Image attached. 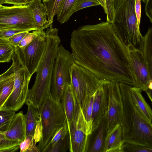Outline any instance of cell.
<instances>
[{"mask_svg": "<svg viewBox=\"0 0 152 152\" xmlns=\"http://www.w3.org/2000/svg\"></svg>", "mask_w": 152, "mask_h": 152, "instance_id": "obj_49", "label": "cell"}, {"mask_svg": "<svg viewBox=\"0 0 152 152\" xmlns=\"http://www.w3.org/2000/svg\"><path fill=\"white\" fill-rule=\"evenodd\" d=\"M70 85L81 109L86 99L94 95L102 80L91 71L74 62L70 68Z\"/></svg>", "mask_w": 152, "mask_h": 152, "instance_id": "obj_7", "label": "cell"}, {"mask_svg": "<svg viewBox=\"0 0 152 152\" xmlns=\"http://www.w3.org/2000/svg\"><path fill=\"white\" fill-rule=\"evenodd\" d=\"M0 4H10L15 6H21L26 4V0H0Z\"/></svg>", "mask_w": 152, "mask_h": 152, "instance_id": "obj_41", "label": "cell"}, {"mask_svg": "<svg viewBox=\"0 0 152 152\" xmlns=\"http://www.w3.org/2000/svg\"><path fill=\"white\" fill-rule=\"evenodd\" d=\"M108 80H102V83L94 95L92 115L93 132L97 129L106 117L108 110Z\"/></svg>", "mask_w": 152, "mask_h": 152, "instance_id": "obj_13", "label": "cell"}, {"mask_svg": "<svg viewBox=\"0 0 152 152\" xmlns=\"http://www.w3.org/2000/svg\"><path fill=\"white\" fill-rule=\"evenodd\" d=\"M50 0H42V1H43V2H47L49 1Z\"/></svg>", "mask_w": 152, "mask_h": 152, "instance_id": "obj_47", "label": "cell"}, {"mask_svg": "<svg viewBox=\"0 0 152 152\" xmlns=\"http://www.w3.org/2000/svg\"><path fill=\"white\" fill-rule=\"evenodd\" d=\"M97 1L99 4L103 8L104 7V4L103 0H97Z\"/></svg>", "mask_w": 152, "mask_h": 152, "instance_id": "obj_44", "label": "cell"}, {"mask_svg": "<svg viewBox=\"0 0 152 152\" xmlns=\"http://www.w3.org/2000/svg\"><path fill=\"white\" fill-rule=\"evenodd\" d=\"M70 47L75 62L100 80L134 86L127 46L110 23L83 25L74 30Z\"/></svg>", "mask_w": 152, "mask_h": 152, "instance_id": "obj_1", "label": "cell"}, {"mask_svg": "<svg viewBox=\"0 0 152 152\" xmlns=\"http://www.w3.org/2000/svg\"><path fill=\"white\" fill-rule=\"evenodd\" d=\"M94 95L90 96L85 101L82 108L84 118L88 126L92 129V115Z\"/></svg>", "mask_w": 152, "mask_h": 152, "instance_id": "obj_31", "label": "cell"}, {"mask_svg": "<svg viewBox=\"0 0 152 152\" xmlns=\"http://www.w3.org/2000/svg\"><path fill=\"white\" fill-rule=\"evenodd\" d=\"M15 112L10 110H0V132L4 133L8 130Z\"/></svg>", "mask_w": 152, "mask_h": 152, "instance_id": "obj_27", "label": "cell"}, {"mask_svg": "<svg viewBox=\"0 0 152 152\" xmlns=\"http://www.w3.org/2000/svg\"><path fill=\"white\" fill-rule=\"evenodd\" d=\"M127 46L134 86L146 91L152 90V70L150 69L142 51L131 44Z\"/></svg>", "mask_w": 152, "mask_h": 152, "instance_id": "obj_11", "label": "cell"}, {"mask_svg": "<svg viewBox=\"0 0 152 152\" xmlns=\"http://www.w3.org/2000/svg\"><path fill=\"white\" fill-rule=\"evenodd\" d=\"M107 1V0H103L104 5V7H105L106 6Z\"/></svg>", "mask_w": 152, "mask_h": 152, "instance_id": "obj_46", "label": "cell"}, {"mask_svg": "<svg viewBox=\"0 0 152 152\" xmlns=\"http://www.w3.org/2000/svg\"><path fill=\"white\" fill-rule=\"evenodd\" d=\"M12 59L14 75L13 88L1 108L15 112L20 109L26 102L32 76L22 63L15 49Z\"/></svg>", "mask_w": 152, "mask_h": 152, "instance_id": "obj_6", "label": "cell"}, {"mask_svg": "<svg viewBox=\"0 0 152 152\" xmlns=\"http://www.w3.org/2000/svg\"><path fill=\"white\" fill-rule=\"evenodd\" d=\"M99 5L100 4L97 0H78L74 12L86 8Z\"/></svg>", "mask_w": 152, "mask_h": 152, "instance_id": "obj_35", "label": "cell"}, {"mask_svg": "<svg viewBox=\"0 0 152 152\" xmlns=\"http://www.w3.org/2000/svg\"><path fill=\"white\" fill-rule=\"evenodd\" d=\"M124 142L122 127L119 124L106 136L103 152H123Z\"/></svg>", "mask_w": 152, "mask_h": 152, "instance_id": "obj_16", "label": "cell"}, {"mask_svg": "<svg viewBox=\"0 0 152 152\" xmlns=\"http://www.w3.org/2000/svg\"><path fill=\"white\" fill-rule=\"evenodd\" d=\"M27 32L18 33L10 37L8 40L14 47L18 46L19 43Z\"/></svg>", "mask_w": 152, "mask_h": 152, "instance_id": "obj_38", "label": "cell"}, {"mask_svg": "<svg viewBox=\"0 0 152 152\" xmlns=\"http://www.w3.org/2000/svg\"><path fill=\"white\" fill-rule=\"evenodd\" d=\"M125 0H114V7L116 8L121 4ZM144 3H145L147 0H141Z\"/></svg>", "mask_w": 152, "mask_h": 152, "instance_id": "obj_42", "label": "cell"}, {"mask_svg": "<svg viewBox=\"0 0 152 152\" xmlns=\"http://www.w3.org/2000/svg\"><path fill=\"white\" fill-rule=\"evenodd\" d=\"M27 5L32 10L37 30H44L50 27L46 9L42 3V0H34Z\"/></svg>", "mask_w": 152, "mask_h": 152, "instance_id": "obj_18", "label": "cell"}, {"mask_svg": "<svg viewBox=\"0 0 152 152\" xmlns=\"http://www.w3.org/2000/svg\"><path fill=\"white\" fill-rule=\"evenodd\" d=\"M98 132L88 152H103L105 139L106 135L105 117L101 122L98 127Z\"/></svg>", "mask_w": 152, "mask_h": 152, "instance_id": "obj_21", "label": "cell"}, {"mask_svg": "<svg viewBox=\"0 0 152 152\" xmlns=\"http://www.w3.org/2000/svg\"><path fill=\"white\" fill-rule=\"evenodd\" d=\"M143 54L150 69L152 70V28H149L143 36L139 49Z\"/></svg>", "mask_w": 152, "mask_h": 152, "instance_id": "obj_22", "label": "cell"}, {"mask_svg": "<svg viewBox=\"0 0 152 152\" xmlns=\"http://www.w3.org/2000/svg\"><path fill=\"white\" fill-rule=\"evenodd\" d=\"M69 134L64 139L61 140L50 148L47 152H65L69 148Z\"/></svg>", "mask_w": 152, "mask_h": 152, "instance_id": "obj_33", "label": "cell"}, {"mask_svg": "<svg viewBox=\"0 0 152 152\" xmlns=\"http://www.w3.org/2000/svg\"><path fill=\"white\" fill-rule=\"evenodd\" d=\"M15 49V47L8 39L0 38V63L10 61Z\"/></svg>", "mask_w": 152, "mask_h": 152, "instance_id": "obj_24", "label": "cell"}, {"mask_svg": "<svg viewBox=\"0 0 152 152\" xmlns=\"http://www.w3.org/2000/svg\"><path fill=\"white\" fill-rule=\"evenodd\" d=\"M2 5V4H0V7H1Z\"/></svg>", "mask_w": 152, "mask_h": 152, "instance_id": "obj_48", "label": "cell"}, {"mask_svg": "<svg viewBox=\"0 0 152 152\" xmlns=\"http://www.w3.org/2000/svg\"><path fill=\"white\" fill-rule=\"evenodd\" d=\"M131 85L119 83V121L124 142L152 147V126L143 116L132 98Z\"/></svg>", "mask_w": 152, "mask_h": 152, "instance_id": "obj_2", "label": "cell"}, {"mask_svg": "<svg viewBox=\"0 0 152 152\" xmlns=\"http://www.w3.org/2000/svg\"><path fill=\"white\" fill-rule=\"evenodd\" d=\"M38 109L41 136L37 147L40 152H43L56 132L66 121L61 102L56 101L51 92Z\"/></svg>", "mask_w": 152, "mask_h": 152, "instance_id": "obj_5", "label": "cell"}, {"mask_svg": "<svg viewBox=\"0 0 152 152\" xmlns=\"http://www.w3.org/2000/svg\"><path fill=\"white\" fill-rule=\"evenodd\" d=\"M68 129L67 123L59 129L47 145L43 152H47L48 151L60 140L64 139L68 134Z\"/></svg>", "mask_w": 152, "mask_h": 152, "instance_id": "obj_30", "label": "cell"}, {"mask_svg": "<svg viewBox=\"0 0 152 152\" xmlns=\"http://www.w3.org/2000/svg\"><path fill=\"white\" fill-rule=\"evenodd\" d=\"M30 30L10 29L0 31V38L8 39V38L18 33L23 32H29Z\"/></svg>", "mask_w": 152, "mask_h": 152, "instance_id": "obj_36", "label": "cell"}, {"mask_svg": "<svg viewBox=\"0 0 152 152\" xmlns=\"http://www.w3.org/2000/svg\"><path fill=\"white\" fill-rule=\"evenodd\" d=\"M20 142L8 139L3 133L0 132V152H12L18 150Z\"/></svg>", "mask_w": 152, "mask_h": 152, "instance_id": "obj_28", "label": "cell"}, {"mask_svg": "<svg viewBox=\"0 0 152 152\" xmlns=\"http://www.w3.org/2000/svg\"><path fill=\"white\" fill-rule=\"evenodd\" d=\"M10 29L37 30L32 11L28 5L0 7V31Z\"/></svg>", "mask_w": 152, "mask_h": 152, "instance_id": "obj_9", "label": "cell"}, {"mask_svg": "<svg viewBox=\"0 0 152 152\" xmlns=\"http://www.w3.org/2000/svg\"><path fill=\"white\" fill-rule=\"evenodd\" d=\"M39 30H34L31 33L27 32L19 43L18 46L23 48L29 44L36 38Z\"/></svg>", "mask_w": 152, "mask_h": 152, "instance_id": "obj_34", "label": "cell"}, {"mask_svg": "<svg viewBox=\"0 0 152 152\" xmlns=\"http://www.w3.org/2000/svg\"><path fill=\"white\" fill-rule=\"evenodd\" d=\"M145 91L147 94L148 97L150 99L151 102H152V90L148 89Z\"/></svg>", "mask_w": 152, "mask_h": 152, "instance_id": "obj_43", "label": "cell"}, {"mask_svg": "<svg viewBox=\"0 0 152 152\" xmlns=\"http://www.w3.org/2000/svg\"><path fill=\"white\" fill-rule=\"evenodd\" d=\"M119 82L108 81V110L105 117L106 135L119 124V102L117 88Z\"/></svg>", "mask_w": 152, "mask_h": 152, "instance_id": "obj_14", "label": "cell"}, {"mask_svg": "<svg viewBox=\"0 0 152 152\" xmlns=\"http://www.w3.org/2000/svg\"><path fill=\"white\" fill-rule=\"evenodd\" d=\"M34 0H26V4H27L32 2Z\"/></svg>", "mask_w": 152, "mask_h": 152, "instance_id": "obj_45", "label": "cell"}, {"mask_svg": "<svg viewBox=\"0 0 152 152\" xmlns=\"http://www.w3.org/2000/svg\"><path fill=\"white\" fill-rule=\"evenodd\" d=\"M61 100L68 126L73 119L77 102V100L70 84L67 83L66 84Z\"/></svg>", "mask_w": 152, "mask_h": 152, "instance_id": "obj_17", "label": "cell"}, {"mask_svg": "<svg viewBox=\"0 0 152 152\" xmlns=\"http://www.w3.org/2000/svg\"><path fill=\"white\" fill-rule=\"evenodd\" d=\"M123 152H152V147L124 142L122 146Z\"/></svg>", "mask_w": 152, "mask_h": 152, "instance_id": "obj_32", "label": "cell"}, {"mask_svg": "<svg viewBox=\"0 0 152 152\" xmlns=\"http://www.w3.org/2000/svg\"><path fill=\"white\" fill-rule=\"evenodd\" d=\"M67 126L69 151L88 152L89 137L93 132L92 129L86 121L82 109L77 100L73 119Z\"/></svg>", "mask_w": 152, "mask_h": 152, "instance_id": "obj_10", "label": "cell"}, {"mask_svg": "<svg viewBox=\"0 0 152 152\" xmlns=\"http://www.w3.org/2000/svg\"><path fill=\"white\" fill-rule=\"evenodd\" d=\"M46 41L45 32L39 30L36 38L28 45L23 48L15 47L22 63L32 76L43 55Z\"/></svg>", "mask_w": 152, "mask_h": 152, "instance_id": "obj_12", "label": "cell"}, {"mask_svg": "<svg viewBox=\"0 0 152 152\" xmlns=\"http://www.w3.org/2000/svg\"><path fill=\"white\" fill-rule=\"evenodd\" d=\"M37 142L33 136H26L25 140L19 145L20 152H40L37 146Z\"/></svg>", "mask_w": 152, "mask_h": 152, "instance_id": "obj_29", "label": "cell"}, {"mask_svg": "<svg viewBox=\"0 0 152 152\" xmlns=\"http://www.w3.org/2000/svg\"><path fill=\"white\" fill-rule=\"evenodd\" d=\"M130 89L135 104L145 119L152 126V111L142 95V90L139 88L132 86Z\"/></svg>", "mask_w": 152, "mask_h": 152, "instance_id": "obj_19", "label": "cell"}, {"mask_svg": "<svg viewBox=\"0 0 152 152\" xmlns=\"http://www.w3.org/2000/svg\"><path fill=\"white\" fill-rule=\"evenodd\" d=\"M135 0H125L115 8L112 26L123 43L139 49L143 36L141 34L134 12Z\"/></svg>", "mask_w": 152, "mask_h": 152, "instance_id": "obj_4", "label": "cell"}, {"mask_svg": "<svg viewBox=\"0 0 152 152\" xmlns=\"http://www.w3.org/2000/svg\"><path fill=\"white\" fill-rule=\"evenodd\" d=\"M14 75L4 81L0 93V110L11 94L13 88Z\"/></svg>", "mask_w": 152, "mask_h": 152, "instance_id": "obj_26", "label": "cell"}, {"mask_svg": "<svg viewBox=\"0 0 152 152\" xmlns=\"http://www.w3.org/2000/svg\"><path fill=\"white\" fill-rule=\"evenodd\" d=\"M9 139L21 142L26 137V124L25 115L20 111L14 115L9 128L3 133Z\"/></svg>", "mask_w": 152, "mask_h": 152, "instance_id": "obj_15", "label": "cell"}, {"mask_svg": "<svg viewBox=\"0 0 152 152\" xmlns=\"http://www.w3.org/2000/svg\"><path fill=\"white\" fill-rule=\"evenodd\" d=\"M63 1L64 0H51L47 2H43L46 9L50 28H53V18L57 15Z\"/></svg>", "mask_w": 152, "mask_h": 152, "instance_id": "obj_25", "label": "cell"}, {"mask_svg": "<svg viewBox=\"0 0 152 152\" xmlns=\"http://www.w3.org/2000/svg\"><path fill=\"white\" fill-rule=\"evenodd\" d=\"M27 106V111L25 115L26 136H34L37 121L39 115V109L28 100L25 102Z\"/></svg>", "mask_w": 152, "mask_h": 152, "instance_id": "obj_20", "label": "cell"}, {"mask_svg": "<svg viewBox=\"0 0 152 152\" xmlns=\"http://www.w3.org/2000/svg\"><path fill=\"white\" fill-rule=\"evenodd\" d=\"M14 75V66L12 63L10 67L6 72L0 75V93L5 80Z\"/></svg>", "mask_w": 152, "mask_h": 152, "instance_id": "obj_37", "label": "cell"}, {"mask_svg": "<svg viewBox=\"0 0 152 152\" xmlns=\"http://www.w3.org/2000/svg\"><path fill=\"white\" fill-rule=\"evenodd\" d=\"M45 34V49L36 70L34 83L29 90L26 99L38 109L51 92L54 64L61 42L58 29L47 28Z\"/></svg>", "mask_w": 152, "mask_h": 152, "instance_id": "obj_3", "label": "cell"}, {"mask_svg": "<svg viewBox=\"0 0 152 152\" xmlns=\"http://www.w3.org/2000/svg\"><path fill=\"white\" fill-rule=\"evenodd\" d=\"M78 0H64L57 15L58 20L61 23L66 22L74 13Z\"/></svg>", "mask_w": 152, "mask_h": 152, "instance_id": "obj_23", "label": "cell"}, {"mask_svg": "<svg viewBox=\"0 0 152 152\" xmlns=\"http://www.w3.org/2000/svg\"><path fill=\"white\" fill-rule=\"evenodd\" d=\"M75 62L71 53L60 45L53 69L51 93L57 101H61L64 88L70 83V68Z\"/></svg>", "mask_w": 152, "mask_h": 152, "instance_id": "obj_8", "label": "cell"}, {"mask_svg": "<svg viewBox=\"0 0 152 152\" xmlns=\"http://www.w3.org/2000/svg\"><path fill=\"white\" fill-rule=\"evenodd\" d=\"M141 0H135L134 5V12L138 25L140 26V22L141 8Z\"/></svg>", "mask_w": 152, "mask_h": 152, "instance_id": "obj_39", "label": "cell"}, {"mask_svg": "<svg viewBox=\"0 0 152 152\" xmlns=\"http://www.w3.org/2000/svg\"><path fill=\"white\" fill-rule=\"evenodd\" d=\"M145 10L146 14L152 23V0H147L145 2Z\"/></svg>", "mask_w": 152, "mask_h": 152, "instance_id": "obj_40", "label": "cell"}]
</instances>
